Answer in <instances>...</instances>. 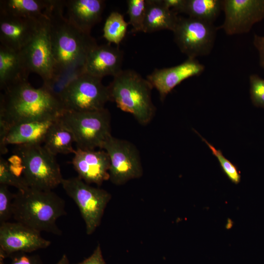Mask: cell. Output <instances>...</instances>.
<instances>
[{"mask_svg": "<svg viewBox=\"0 0 264 264\" xmlns=\"http://www.w3.org/2000/svg\"><path fill=\"white\" fill-rule=\"evenodd\" d=\"M75 140L72 133L60 118L56 119L49 128L44 140V147L52 154H74Z\"/></svg>", "mask_w": 264, "mask_h": 264, "instance_id": "603a6c76", "label": "cell"}, {"mask_svg": "<svg viewBox=\"0 0 264 264\" xmlns=\"http://www.w3.org/2000/svg\"><path fill=\"white\" fill-rule=\"evenodd\" d=\"M75 264H106L102 256L100 245L98 244L89 257L81 262Z\"/></svg>", "mask_w": 264, "mask_h": 264, "instance_id": "1f68e13d", "label": "cell"}, {"mask_svg": "<svg viewBox=\"0 0 264 264\" xmlns=\"http://www.w3.org/2000/svg\"><path fill=\"white\" fill-rule=\"evenodd\" d=\"M164 4L170 9L178 14L182 13L185 0H163Z\"/></svg>", "mask_w": 264, "mask_h": 264, "instance_id": "836d02e7", "label": "cell"}, {"mask_svg": "<svg viewBox=\"0 0 264 264\" xmlns=\"http://www.w3.org/2000/svg\"><path fill=\"white\" fill-rule=\"evenodd\" d=\"M46 16L37 19L0 14V44L21 50L34 38Z\"/></svg>", "mask_w": 264, "mask_h": 264, "instance_id": "9a60e30c", "label": "cell"}, {"mask_svg": "<svg viewBox=\"0 0 264 264\" xmlns=\"http://www.w3.org/2000/svg\"><path fill=\"white\" fill-rule=\"evenodd\" d=\"M218 27L214 23L188 17H179L173 30L174 41L188 58L208 55L214 46Z\"/></svg>", "mask_w": 264, "mask_h": 264, "instance_id": "9c48e42d", "label": "cell"}, {"mask_svg": "<svg viewBox=\"0 0 264 264\" xmlns=\"http://www.w3.org/2000/svg\"><path fill=\"white\" fill-rule=\"evenodd\" d=\"M102 79L86 73L75 78L61 98L65 110L83 111L105 108L110 100L108 87L103 84Z\"/></svg>", "mask_w": 264, "mask_h": 264, "instance_id": "ba28073f", "label": "cell"}, {"mask_svg": "<svg viewBox=\"0 0 264 264\" xmlns=\"http://www.w3.org/2000/svg\"><path fill=\"white\" fill-rule=\"evenodd\" d=\"M14 195L9 191L8 186L0 184V224L8 221L13 217Z\"/></svg>", "mask_w": 264, "mask_h": 264, "instance_id": "f1b7e54d", "label": "cell"}, {"mask_svg": "<svg viewBox=\"0 0 264 264\" xmlns=\"http://www.w3.org/2000/svg\"><path fill=\"white\" fill-rule=\"evenodd\" d=\"M28 253H17L10 256L12 260L9 264H42L38 256ZM0 264H5L3 260H0Z\"/></svg>", "mask_w": 264, "mask_h": 264, "instance_id": "4dcf8cb0", "label": "cell"}, {"mask_svg": "<svg viewBox=\"0 0 264 264\" xmlns=\"http://www.w3.org/2000/svg\"><path fill=\"white\" fill-rule=\"evenodd\" d=\"M50 0H0V14L32 19H41L46 15Z\"/></svg>", "mask_w": 264, "mask_h": 264, "instance_id": "7402d4cb", "label": "cell"}, {"mask_svg": "<svg viewBox=\"0 0 264 264\" xmlns=\"http://www.w3.org/2000/svg\"><path fill=\"white\" fill-rule=\"evenodd\" d=\"M51 242L41 232L18 222L0 224V260L17 253H31L45 248Z\"/></svg>", "mask_w": 264, "mask_h": 264, "instance_id": "7c38bea8", "label": "cell"}, {"mask_svg": "<svg viewBox=\"0 0 264 264\" xmlns=\"http://www.w3.org/2000/svg\"><path fill=\"white\" fill-rule=\"evenodd\" d=\"M0 184L13 186L18 190L28 187L23 177L17 175L11 169L9 162L0 157Z\"/></svg>", "mask_w": 264, "mask_h": 264, "instance_id": "83f0119b", "label": "cell"}, {"mask_svg": "<svg viewBox=\"0 0 264 264\" xmlns=\"http://www.w3.org/2000/svg\"><path fill=\"white\" fill-rule=\"evenodd\" d=\"M129 24L121 13L112 12L105 22L103 37L109 43L118 45L125 37Z\"/></svg>", "mask_w": 264, "mask_h": 264, "instance_id": "d4e9b609", "label": "cell"}, {"mask_svg": "<svg viewBox=\"0 0 264 264\" xmlns=\"http://www.w3.org/2000/svg\"><path fill=\"white\" fill-rule=\"evenodd\" d=\"M16 154L20 159L23 178L28 187L52 190L63 180L55 155L42 145L17 146Z\"/></svg>", "mask_w": 264, "mask_h": 264, "instance_id": "5b68a950", "label": "cell"}, {"mask_svg": "<svg viewBox=\"0 0 264 264\" xmlns=\"http://www.w3.org/2000/svg\"><path fill=\"white\" fill-rule=\"evenodd\" d=\"M253 44L259 53L260 65L264 69V36L255 34Z\"/></svg>", "mask_w": 264, "mask_h": 264, "instance_id": "d6a6232c", "label": "cell"}, {"mask_svg": "<svg viewBox=\"0 0 264 264\" xmlns=\"http://www.w3.org/2000/svg\"><path fill=\"white\" fill-rule=\"evenodd\" d=\"M102 149L110 158V180L113 184L122 185L142 176L139 152L131 142L111 135L104 143Z\"/></svg>", "mask_w": 264, "mask_h": 264, "instance_id": "30bf717a", "label": "cell"}, {"mask_svg": "<svg viewBox=\"0 0 264 264\" xmlns=\"http://www.w3.org/2000/svg\"><path fill=\"white\" fill-rule=\"evenodd\" d=\"M66 18L81 31L90 34L92 28L101 19L105 7L102 0H65Z\"/></svg>", "mask_w": 264, "mask_h": 264, "instance_id": "ac0fdd59", "label": "cell"}, {"mask_svg": "<svg viewBox=\"0 0 264 264\" xmlns=\"http://www.w3.org/2000/svg\"><path fill=\"white\" fill-rule=\"evenodd\" d=\"M30 71L21 51L0 44V88L2 90L18 83L28 81Z\"/></svg>", "mask_w": 264, "mask_h": 264, "instance_id": "d6986e66", "label": "cell"}, {"mask_svg": "<svg viewBox=\"0 0 264 264\" xmlns=\"http://www.w3.org/2000/svg\"><path fill=\"white\" fill-rule=\"evenodd\" d=\"M222 10V0H185L182 13L214 23Z\"/></svg>", "mask_w": 264, "mask_h": 264, "instance_id": "cb8c5ba5", "label": "cell"}, {"mask_svg": "<svg viewBox=\"0 0 264 264\" xmlns=\"http://www.w3.org/2000/svg\"><path fill=\"white\" fill-rule=\"evenodd\" d=\"M205 69L203 65L196 58H188L183 63L174 66L155 68L146 79L158 92L163 101L167 95L182 81L198 76Z\"/></svg>", "mask_w": 264, "mask_h": 264, "instance_id": "5bb4252c", "label": "cell"}, {"mask_svg": "<svg viewBox=\"0 0 264 264\" xmlns=\"http://www.w3.org/2000/svg\"><path fill=\"white\" fill-rule=\"evenodd\" d=\"M127 13L129 24L132 26V33L143 32L146 11L145 0H128Z\"/></svg>", "mask_w": 264, "mask_h": 264, "instance_id": "484cf974", "label": "cell"}, {"mask_svg": "<svg viewBox=\"0 0 264 264\" xmlns=\"http://www.w3.org/2000/svg\"><path fill=\"white\" fill-rule=\"evenodd\" d=\"M56 264H70L66 254H64Z\"/></svg>", "mask_w": 264, "mask_h": 264, "instance_id": "e575fe53", "label": "cell"}, {"mask_svg": "<svg viewBox=\"0 0 264 264\" xmlns=\"http://www.w3.org/2000/svg\"><path fill=\"white\" fill-rule=\"evenodd\" d=\"M222 10L225 18L218 29L228 35L247 33L264 19V0H222Z\"/></svg>", "mask_w": 264, "mask_h": 264, "instance_id": "4fadbf2b", "label": "cell"}, {"mask_svg": "<svg viewBox=\"0 0 264 264\" xmlns=\"http://www.w3.org/2000/svg\"><path fill=\"white\" fill-rule=\"evenodd\" d=\"M107 87L110 101L119 109L132 114L142 125L151 121L155 107L152 99L153 87L147 79L133 70H122Z\"/></svg>", "mask_w": 264, "mask_h": 264, "instance_id": "277c9868", "label": "cell"}, {"mask_svg": "<svg viewBox=\"0 0 264 264\" xmlns=\"http://www.w3.org/2000/svg\"><path fill=\"white\" fill-rule=\"evenodd\" d=\"M61 185L77 205L86 224L87 234H91L101 222L111 195L105 190L91 186L78 176L64 178Z\"/></svg>", "mask_w": 264, "mask_h": 264, "instance_id": "52a82bcc", "label": "cell"}, {"mask_svg": "<svg viewBox=\"0 0 264 264\" xmlns=\"http://www.w3.org/2000/svg\"><path fill=\"white\" fill-rule=\"evenodd\" d=\"M65 2L50 0L46 10L55 62V75L52 80L72 81L84 73L87 55L97 44L90 34L81 31L64 16Z\"/></svg>", "mask_w": 264, "mask_h": 264, "instance_id": "6da1fadb", "label": "cell"}, {"mask_svg": "<svg viewBox=\"0 0 264 264\" xmlns=\"http://www.w3.org/2000/svg\"><path fill=\"white\" fill-rule=\"evenodd\" d=\"M65 201L52 190L31 187L18 190L13 201V218L40 232L62 234L56 221L65 215Z\"/></svg>", "mask_w": 264, "mask_h": 264, "instance_id": "3957f363", "label": "cell"}, {"mask_svg": "<svg viewBox=\"0 0 264 264\" xmlns=\"http://www.w3.org/2000/svg\"><path fill=\"white\" fill-rule=\"evenodd\" d=\"M146 11L144 25V33L162 30L173 31L179 17L168 8L163 0H145Z\"/></svg>", "mask_w": 264, "mask_h": 264, "instance_id": "44dd1931", "label": "cell"}, {"mask_svg": "<svg viewBox=\"0 0 264 264\" xmlns=\"http://www.w3.org/2000/svg\"><path fill=\"white\" fill-rule=\"evenodd\" d=\"M71 163L78 176L86 183L101 185L110 179V160L104 150H85L77 149Z\"/></svg>", "mask_w": 264, "mask_h": 264, "instance_id": "2e32d148", "label": "cell"}, {"mask_svg": "<svg viewBox=\"0 0 264 264\" xmlns=\"http://www.w3.org/2000/svg\"><path fill=\"white\" fill-rule=\"evenodd\" d=\"M110 44H97L89 50L84 73L102 78L107 75L114 77L123 70V52L118 46Z\"/></svg>", "mask_w": 264, "mask_h": 264, "instance_id": "e0dca14e", "label": "cell"}, {"mask_svg": "<svg viewBox=\"0 0 264 264\" xmlns=\"http://www.w3.org/2000/svg\"><path fill=\"white\" fill-rule=\"evenodd\" d=\"M59 118L72 133L77 149H102L104 143L112 135L110 114L105 108L92 111L65 110Z\"/></svg>", "mask_w": 264, "mask_h": 264, "instance_id": "8992f818", "label": "cell"}, {"mask_svg": "<svg viewBox=\"0 0 264 264\" xmlns=\"http://www.w3.org/2000/svg\"><path fill=\"white\" fill-rule=\"evenodd\" d=\"M20 51L30 72L38 74L43 85L51 82L55 68L47 14L34 38Z\"/></svg>", "mask_w": 264, "mask_h": 264, "instance_id": "8fae6325", "label": "cell"}, {"mask_svg": "<svg viewBox=\"0 0 264 264\" xmlns=\"http://www.w3.org/2000/svg\"><path fill=\"white\" fill-rule=\"evenodd\" d=\"M249 93L253 105L264 109V79L255 74L250 75Z\"/></svg>", "mask_w": 264, "mask_h": 264, "instance_id": "f546056e", "label": "cell"}, {"mask_svg": "<svg viewBox=\"0 0 264 264\" xmlns=\"http://www.w3.org/2000/svg\"><path fill=\"white\" fill-rule=\"evenodd\" d=\"M56 119L25 122L9 126L5 140L6 145H42L49 128Z\"/></svg>", "mask_w": 264, "mask_h": 264, "instance_id": "ffe728a7", "label": "cell"}, {"mask_svg": "<svg viewBox=\"0 0 264 264\" xmlns=\"http://www.w3.org/2000/svg\"><path fill=\"white\" fill-rule=\"evenodd\" d=\"M0 93V120L8 126L35 121L55 119L65 109L44 87L36 88L27 81L10 86Z\"/></svg>", "mask_w": 264, "mask_h": 264, "instance_id": "7a4b0ae2", "label": "cell"}, {"mask_svg": "<svg viewBox=\"0 0 264 264\" xmlns=\"http://www.w3.org/2000/svg\"><path fill=\"white\" fill-rule=\"evenodd\" d=\"M195 132L208 146L213 154L216 157L222 171L228 178L236 184L239 183L241 181V174L237 167L226 158L220 150L217 149L204 138L202 137L196 131H195Z\"/></svg>", "mask_w": 264, "mask_h": 264, "instance_id": "4316f807", "label": "cell"}]
</instances>
